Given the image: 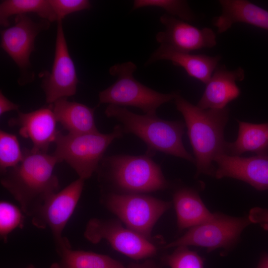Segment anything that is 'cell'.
Listing matches in <instances>:
<instances>
[{
    "instance_id": "25",
    "label": "cell",
    "mask_w": 268,
    "mask_h": 268,
    "mask_svg": "<svg viewBox=\"0 0 268 268\" xmlns=\"http://www.w3.org/2000/svg\"><path fill=\"white\" fill-rule=\"evenodd\" d=\"M145 7H156L165 10L167 14L185 21H193L195 15L188 2L181 0H135L132 10Z\"/></svg>"
},
{
    "instance_id": "5",
    "label": "cell",
    "mask_w": 268,
    "mask_h": 268,
    "mask_svg": "<svg viewBox=\"0 0 268 268\" xmlns=\"http://www.w3.org/2000/svg\"><path fill=\"white\" fill-rule=\"evenodd\" d=\"M123 132L119 125L109 134H62L55 141L54 155L60 162L65 161L84 180L96 172L108 146L115 139L122 137Z\"/></svg>"
},
{
    "instance_id": "16",
    "label": "cell",
    "mask_w": 268,
    "mask_h": 268,
    "mask_svg": "<svg viewBox=\"0 0 268 268\" xmlns=\"http://www.w3.org/2000/svg\"><path fill=\"white\" fill-rule=\"evenodd\" d=\"M245 78L244 69L239 67L228 70L225 65H218L206 84L204 91L197 106L202 109H223L236 99L240 90L236 83Z\"/></svg>"
},
{
    "instance_id": "28",
    "label": "cell",
    "mask_w": 268,
    "mask_h": 268,
    "mask_svg": "<svg viewBox=\"0 0 268 268\" xmlns=\"http://www.w3.org/2000/svg\"><path fill=\"white\" fill-rule=\"evenodd\" d=\"M57 18V22L73 12L90 9L91 4L88 0H49Z\"/></svg>"
},
{
    "instance_id": "33",
    "label": "cell",
    "mask_w": 268,
    "mask_h": 268,
    "mask_svg": "<svg viewBox=\"0 0 268 268\" xmlns=\"http://www.w3.org/2000/svg\"><path fill=\"white\" fill-rule=\"evenodd\" d=\"M27 268H34L33 266H29Z\"/></svg>"
},
{
    "instance_id": "23",
    "label": "cell",
    "mask_w": 268,
    "mask_h": 268,
    "mask_svg": "<svg viewBox=\"0 0 268 268\" xmlns=\"http://www.w3.org/2000/svg\"><path fill=\"white\" fill-rule=\"evenodd\" d=\"M30 12L50 22L57 21L49 0H4L0 3V25L8 27L10 16Z\"/></svg>"
},
{
    "instance_id": "29",
    "label": "cell",
    "mask_w": 268,
    "mask_h": 268,
    "mask_svg": "<svg viewBox=\"0 0 268 268\" xmlns=\"http://www.w3.org/2000/svg\"><path fill=\"white\" fill-rule=\"evenodd\" d=\"M248 218L251 223H259L266 228L268 225V209L255 207L250 210Z\"/></svg>"
},
{
    "instance_id": "10",
    "label": "cell",
    "mask_w": 268,
    "mask_h": 268,
    "mask_svg": "<svg viewBox=\"0 0 268 268\" xmlns=\"http://www.w3.org/2000/svg\"><path fill=\"white\" fill-rule=\"evenodd\" d=\"M250 223L248 217L236 218L214 213L213 218L190 228L184 235L164 248L196 246L206 248L208 252L218 248H227L234 245Z\"/></svg>"
},
{
    "instance_id": "31",
    "label": "cell",
    "mask_w": 268,
    "mask_h": 268,
    "mask_svg": "<svg viewBox=\"0 0 268 268\" xmlns=\"http://www.w3.org/2000/svg\"><path fill=\"white\" fill-rule=\"evenodd\" d=\"M127 268H158V267L153 262L146 261L141 264L131 263Z\"/></svg>"
},
{
    "instance_id": "9",
    "label": "cell",
    "mask_w": 268,
    "mask_h": 268,
    "mask_svg": "<svg viewBox=\"0 0 268 268\" xmlns=\"http://www.w3.org/2000/svg\"><path fill=\"white\" fill-rule=\"evenodd\" d=\"M50 22L42 19L33 20L26 14L15 16L14 24L0 32V47L12 59L20 70L18 80L21 85L33 80L34 74L31 69L30 56L35 50V40L42 31L47 30Z\"/></svg>"
},
{
    "instance_id": "11",
    "label": "cell",
    "mask_w": 268,
    "mask_h": 268,
    "mask_svg": "<svg viewBox=\"0 0 268 268\" xmlns=\"http://www.w3.org/2000/svg\"><path fill=\"white\" fill-rule=\"evenodd\" d=\"M84 235L93 244L105 240L115 250L136 260L151 257L157 253L156 248L149 240L114 220L91 219Z\"/></svg>"
},
{
    "instance_id": "4",
    "label": "cell",
    "mask_w": 268,
    "mask_h": 268,
    "mask_svg": "<svg viewBox=\"0 0 268 268\" xmlns=\"http://www.w3.org/2000/svg\"><path fill=\"white\" fill-rule=\"evenodd\" d=\"M147 153L104 156L98 172L101 181L121 194H143L167 189L169 183L160 166Z\"/></svg>"
},
{
    "instance_id": "26",
    "label": "cell",
    "mask_w": 268,
    "mask_h": 268,
    "mask_svg": "<svg viewBox=\"0 0 268 268\" xmlns=\"http://www.w3.org/2000/svg\"><path fill=\"white\" fill-rule=\"evenodd\" d=\"M23 213L20 208L10 202H0V235L5 242L12 231L23 226Z\"/></svg>"
},
{
    "instance_id": "32",
    "label": "cell",
    "mask_w": 268,
    "mask_h": 268,
    "mask_svg": "<svg viewBox=\"0 0 268 268\" xmlns=\"http://www.w3.org/2000/svg\"><path fill=\"white\" fill-rule=\"evenodd\" d=\"M257 268H268V255L263 257Z\"/></svg>"
},
{
    "instance_id": "20",
    "label": "cell",
    "mask_w": 268,
    "mask_h": 268,
    "mask_svg": "<svg viewBox=\"0 0 268 268\" xmlns=\"http://www.w3.org/2000/svg\"><path fill=\"white\" fill-rule=\"evenodd\" d=\"M173 203L179 230L198 225L214 216L206 207L198 192L191 188L177 190L173 194Z\"/></svg>"
},
{
    "instance_id": "27",
    "label": "cell",
    "mask_w": 268,
    "mask_h": 268,
    "mask_svg": "<svg viewBox=\"0 0 268 268\" xmlns=\"http://www.w3.org/2000/svg\"><path fill=\"white\" fill-rule=\"evenodd\" d=\"M170 268H203V259L187 246H180L170 255L163 258Z\"/></svg>"
},
{
    "instance_id": "14",
    "label": "cell",
    "mask_w": 268,
    "mask_h": 268,
    "mask_svg": "<svg viewBox=\"0 0 268 268\" xmlns=\"http://www.w3.org/2000/svg\"><path fill=\"white\" fill-rule=\"evenodd\" d=\"M17 113V117L8 121L9 126L17 127L19 134L30 139L32 150L47 153L60 133L57 129V122L52 105L28 113L18 110Z\"/></svg>"
},
{
    "instance_id": "1",
    "label": "cell",
    "mask_w": 268,
    "mask_h": 268,
    "mask_svg": "<svg viewBox=\"0 0 268 268\" xmlns=\"http://www.w3.org/2000/svg\"><path fill=\"white\" fill-rule=\"evenodd\" d=\"M22 150L21 161L0 173V183L18 201L23 213L31 217L48 197L59 191V181L54 171L60 162L53 154Z\"/></svg>"
},
{
    "instance_id": "17",
    "label": "cell",
    "mask_w": 268,
    "mask_h": 268,
    "mask_svg": "<svg viewBox=\"0 0 268 268\" xmlns=\"http://www.w3.org/2000/svg\"><path fill=\"white\" fill-rule=\"evenodd\" d=\"M220 59L218 56L211 57L178 52L160 45L145 65H149L161 60L169 61L175 66L184 68L190 76L206 84Z\"/></svg>"
},
{
    "instance_id": "19",
    "label": "cell",
    "mask_w": 268,
    "mask_h": 268,
    "mask_svg": "<svg viewBox=\"0 0 268 268\" xmlns=\"http://www.w3.org/2000/svg\"><path fill=\"white\" fill-rule=\"evenodd\" d=\"M57 122L68 133L83 134L99 132L94 118L95 108L83 104L60 98L51 104Z\"/></svg>"
},
{
    "instance_id": "6",
    "label": "cell",
    "mask_w": 268,
    "mask_h": 268,
    "mask_svg": "<svg viewBox=\"0 0 268 268\" xmlns=\"http://www.w3.org/2000/svg\"><path fill=\"white\" fill-rule=\"evenodd\" d=\"M136 66L132 62L117 64L109 69L116 81L99 93V105L107 103L120 107H134L145 114L156 115L157 109L162 104L174 100L179 93L157 92L136 80L134 73Z\"/></svg>"
},
{
    "instance_id": "3",
    "label": "cell",
    "mask_w": 268,
    "mask_h": 268,
    "mask_svg": "<svg viewBox=\"0 0 268 268\" xmlns=\"http://www.w3.org/2000/svg\"><path fill=\"white\" fill-rule=\"evenodd\" d=\"M106 116L116 119L124 134H132L146 145V153L153 156L156 152L173 155L195 163L183 143L185 124L181 121L163 120L156 115H139L126 107L109 105Z\"/></svg>"
},
{
    "instance_id": "12",
    "label": "cell",
    "mask_w": 268,
    "mask_h": 268,
    "mask_svg": "<svg viewBox=\"0 0 268 268\" xmlns=\"http://www.w3.org/2000/svg\"><path fill=\"white\" fill-rule=\"evenodd\" d=\"M79 82L74 62L69 54L62 21L57 22L54 59L51 71L45 72L42 81L46 102L53 104L75 94Z\"/></svg>"
},
{
    "instance_id": "22",
    "label": "cell",
    "mask_w": 268,
    "mask_h": 268,
    "mask_svg": "<svg viewBox=\"0 0 268 268\" xmlns=\"http://www.w3.org/2000/svg\"><path fill=\"white\" fill-rule=\"evenodd\" d=\"M60 259L50 268H127L121 262L105 255L82 250L71 247L57 251Z\"/></svg>"
},
{
    "instance_id": "13",
    "label": "cell",
    "mask_w": 268,
    "mask_h": 268,
    "mask_svg": "<svg viewBox=\"0 0 268 268\" xmlns=\"http://www.w3.org/2000/svg\"><path fill=\"white\" fill-rule=\"evenodd\" d=\"M160 21L165 29L157 33L155 39L161 45L176 51L190 53L216 44V35L211 28L199 29L167 14L162 15Z\"/></svg>"
},
{
    "instance_id": "15",
    "label": "cell",
    "mask_w": 268,
    "mask_h": 268,
    "mask_svg": "<svg viewBox=\"0 0 268 268\" xmlns=\"http://www.w3.org/2000/svg\"><path fill=\"white\" fill-rule=\"evenodd\" d=\"M217 179L230 177L244 181L259 191L268 190V154L248 157L223 154L214 159Z\"/></svg>"
},
{
    "instance_id": "2",
    "label": "cell",
    "mask_w": 268,
    "mask_h": 268,
    "mask_svg": "<svg viewBox=\"0 0 268 268\" xmlns=\"http://www.w3.org/2000/svg\"><path fill=\"white\" fill-rule=\"evenodd\" d=\"M176 108L183 115L187 134L195 156L197 174L214 176L212 164L215 158L226 154L227 142L224 131L229 118V109H202L182 97L174 99Z\"/></svg>"
},
{
    "instance_id": "30",
    "label": "cell",
    "mask_w": 268,
    "mask_h": 268,
    "mask_svg": "<svg viewBox=\"0 0 268 268\" xmlns=\"http://www.w3.org/2000/svg\"><path fill=\"white\" fill-rule=\"evenodd\" d=\"M19 106L6 98L1 90L0 91V116H1L5 113L13 111H18Z\"/></svg>"
},
{
    "instance_id": "18",
    "label": "cell",
    "mask_w": 268,
    "mask_h": 268,
    "mask_svg": "<svg viewBox=\"0 0 268 268\" xmlns=\"http://www.w3.org/2000/svg\"><path fill=\"white\" fill-rule=\"evenodd\" d=\"M221 13L213 24L218 33L227 31L236 23H245L268 31V11L246 0H220Z\"/></svg>"
},
{
    "instance_id": "7",
    "label": "cell",
    "mask_w": 268,
    "mask_h": 268,
    "mask_svg": "<svg viewBox=\"0 0 268 268\" xmlns=\"http://www.w3.org/2000/svg\"><path fill=\"white\" fill-rule=\"evenodd\" d=\"M104 203L127 228L149 240L155 224L171 206L170 202L134 193H109L105 196Z\"/></svg>"
},
{
    "instance_id": "24",
    "label": "cell",
    "mask_w": 268,
    "mask_h": 268,
    "mask_svg": "<svg viewBox=\"0 0 268 268\" xmlns=\"http://www.w3.org/2000/svg\"><path fill=\"white\" fill-rule=\"evenodd\" d=\"M23 157L17 137L13 134L0 131V171L7 169L19 164Z\"/></svg>"
},
{
    "instance_id": "21",
    "label": "cell",
    "mask_w": 268,
    "mask_h": 268,
    "mask_svg": "<svg viewBox=\"0 0 268 268\" xmlns=\"http://www.w3.org/2000/svg\"><path fill=\"white\" fill-rule=\"evenodd\" d=\"M236 140L227 142L226 154L240 156L247 151L258 154H268V123L255 124L238 121Z\"/></svg>"
},
{
    "instance_id": "8",
    "label": "cell",
    "mask_w": 268,
    "mask_h": 268,
    "mask_svg": "<svg viewBox=\"0 0 268 268\" xmlns=\"http://www.w3.org/2000/svg\"><path fill=\"white\" fill-rule=\"evenodd\" d=\"M84 180L78 178L61 191L52 195L31 216L32 223L40 229L49 228L57 251L71 247L63 231L72 215L81 197Z\"/></svg>"
}]
</instances>
